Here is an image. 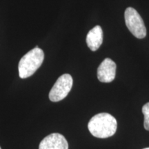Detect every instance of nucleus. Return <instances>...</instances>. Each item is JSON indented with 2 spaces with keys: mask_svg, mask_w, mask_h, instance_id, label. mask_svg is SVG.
I'll list each match as a JSON object with an SVG mask.
<instances>
[{
  "mask_svg": "<svg viewBox=\"0 0 149 149\" xmlns=\"http://www.w3.org/2000/svg\"><path fill=\"white\" fill-rule=\"evenodd\" d=\"M117 122L111 114L101 113L93 116L88 124L90 133L97 138H108L116 133Z\"/></svg>",
  "mask_w": 149,
  "mask_h": 149,
  "instance_id": "nucleus-1",
  "label": "nucleus"
},
{
  "mask_svg": "<svg viewBox=\"0 0 149 149\" xmlns=\"http://www.w3.org/2000/svg\"><path fill=\"white\" fill-rule=\"evenodd\" d=\"M44 59V51L39 47H35L24 55L19 62V75L22 79H26L33 75L41 66Z\"/></svg>",
  "mask_w": 149,
  "mask_h": 149,
  "instance_id": "nucleus-2",
  "label": "nucleus"
},
{
  "mask_svg": "<svg viewBox=\"0 0 149 149\" xmlns=\"http://www.w3.org/2000/svg\"><path fill=\"white\" fill-rule=\"evenodd\" d=\"M124 18L126 26L134 36L138 39H143L146 36V29L144 21L135 9L132 7L126 8Z\"/></svg>",
  "mask_w": 149,
  "mask_h": 149,
  "instance_id": "nucleus-3",
  "label": "nucleus"
},
{
  "mask_svg": "<svg viewBox=\"0 0 149 149\" xmlns=\"http://www.w3.org/2000/svg\"><path fill=\"white\" fill-rule=\"evenodd\" d=\"M72 78L69 74H64L57 79L49 93L50 100L53 102L64 100L71 90Z\"/></svg>",
  "mask_w": 149,
  "mask_h": 149,
  "instance_id": "nucleus-4",
  "label": "nucleus"
},
{
  "mask_svg": "<svg viewBox=\"0 0 149 149\" xmlns=\"http://www.w3.org/2000/svg\"><path fill=\"white\" fill-rule=\"evenodd\" d=\"M116 64L112 59L106 58L97 68V78L103 83H110L113 81L116 74Z\"/></svg>",
  "mask_w": 149,
  "mask_h": 149,
  "instance_id": "nucleus-5",
  "label": "nucleus"
},
{
  "mask_svg": "<svg viewBox=\"0 0 149 149\" xmlns=\"http://www.w3.org/2000/svg\"><path fill=\"white\" fill-rule=\"evenodd\" d=\"M39 149H68V144L64 135L52 133L42 139Z\"/></svg>",
  "mask_w": 149,
  "mask_h": 149,
  "instance_id": "nucleus-6",
  "label": "nucleus"
},
{
  "mask_svg": "<svg viewBox=\"0 0 149 149\" xmlns=\"http://www.w3.org/2000/svg\"><path fill=\"white\" fill-rule=\"evenodd\" d=\"M103 42V31L100 26H96L89 31L86 36V44L92 51H96Z\"/></svg>",
  "mask_w": 149,
  "mask_h": 149,
  "instance_id": "nucleus-7",
  "label": "nucleus"
},
{
  "mask_svg": "<svg viewBox=\"0 0 149 149\" xmlns=\"http://www.w3.org/2000/svg\"><path fill=\"white\" fill-rule=\"evenodd\" d=\"M142 113L144 116V126L145 129L149 131V102L143 106Z\"/></svg>",
  "mask_w": 149,
  "mask_h": 149,
  "instance_id": "nucleus-8",
  "label": "nucleus"
},
{
  "mask_svg": "<svg viewBox=\"0 0 149 149\" xmlns=\"http://www.w3.org/2000/svg\"><path fill=\"white\" fill-rule=\"evenodd\" d=\"M143 149H149V147H148V148H143Z\"/></svg>",
  "mask_w": 149,
  "mask_h": 149,
  "instance_id": "nucleus-9",
  "label": "nucleus"
},
{
  "mask_svg": "<svg viewBox=\"0 0 149 149\" xmlns=\"http://www.w3.org/2000/svg\"><path fill=\"white\" fill-rule=\"evenodd\" d=\"M0 149H1V147H0Z\"/></svg>",
  "mask_w": 149,
  "mask_h": 149,
  "instance_id": "nucleus-10",
  "label": "nucleus"
}]
</instances>
